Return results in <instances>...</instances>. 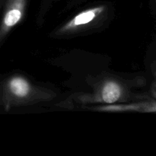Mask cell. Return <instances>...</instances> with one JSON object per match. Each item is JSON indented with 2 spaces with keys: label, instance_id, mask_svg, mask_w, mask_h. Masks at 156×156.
Segmentation results:
<instances>
[{
  "label": "cell",
  "instance_id": "cell-2",
  "mask_svg": "<svg viewBox=\"0 0 156 156\" xmlns=\"http://www.w3.org/2000/svg\"><path fill=\"white\" fill-rule=\"evenodd\" d=\"M122 88L117 82L110 81L103 85L100 93V100L106 104L118 101L122 97Z\"/></svg>",
  "mask_w": 156,
  "mask_h": 156
},
{
  "label": "cell",
  "instance_id": "cell-5",
  "mask_svg": "<svg viewBox=\"0 0 156 156\" xmlns=\"http://www.w3.org/2000/svg\"><path fill=\"white\" fill-rule=\"evenodd\" d=\"M153 73L154 76H155V80H154L152 86V94L154 98H156V64L155 65V69H153Z\"/></svg>",
  "mask_w": 156,
  "mask_h": 156
},
{
  "label": "cell",
  "instance_id": "cell-4",
  "mask_svg": "<svg viewBox=\"0 0 156 156\" xmlns=\"http://www.w3.org/2000/svg\"><path fill=\"white\" fill-rule=\"evenodd\" d=\"M22 17V4L19 7L12 8L8 11L4 18V24L6 27H12L16 25Z\"/></svg>",
  "mask_w": 156,
  "mask_h": 156
},
{
  "label": "cell",
  "instance_id": "cell-1",
  "mask_svg": "<svg viewBox=\"0 0 156 156\" xmlns=\"http://www.w3.org/2000/svg\"><path fill=\"white\" fill-rule=\"evenodd\" d=\"M104 9H105L104 6H97V7L91 8V9L80 12L77 15H76L71 21H69L62 27V30L65 31V30H73L78 27L89 24L97 18L98 15H100L103 12Z\"/></svg>",
  "mask_w": 156,
  "mask_h": 156
},
{
  "label": "cell",
  "instance_id": "cell-3",
  "mask_svg": "<svg viewBox=\"0 0 156 156\" xmlns=\"http://www.w3.org/2000/svg\"><path fill=\"white\" fill-rule=\"evenodd\" d=\"M9 88L11 92L18 98L26 97L30 91V85L25 79L15 77L10 80Z\"/></svg>",
  "mask_w": 156,
  "mask_h": 156
}]
</instances>
